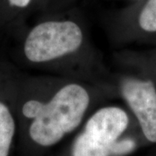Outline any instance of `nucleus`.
I'll list each match as a JSON object with an SVG mask.
<instances>
[{"instance_id":"obj_1","label":"nucleus","mask_w":156,"mask_h":156,"mask_svg":"<svg viewBox=\"0 0 156 156\" xmlns=\"http://www.w3.org/2000/svg\"><path fill=\"white\" fill-rule=\"evenodd\" d=\"M100 91L75 78L35 77L17 82V115L29 122L35 144L56 145L79 127Z\"/></svg>"},{"instance_id":"obj_2","label":"nucleus","mask_w":156,"mask_h":156,"mask_svg":"<svg viewBox=\"0 0 156 156\" xmlns=\"http://www.w3.org/2000/svg\"><path fill=\"white\" fill-rule=\"evenodd\" d=\"M89 41L83 26L68 17H51L34 24L22 43L23 59L31 66L61 69L87 57Z\"/></svg>"},{"instance_id":"obj_3","label":"nucleus","mask_w":156,"mask_h":156,"mask_svg":"<svg viewBox=\"0 0 156 156\" xmlns=\"http://www.w3.org/2000/svg\"><path fill=\"white\" fill-rule=\"evenodd\" d=\"M128 125V115L122 108H98L89 116L83 132L75 140L72 156H111V147Z\"/></svg>"},{"instance_id":"obj_4","label":"nucleus","mask_w":156,"mask_h":156,"mask_svg":"<svg viewBox=\"0 0 156 156\" xmlns=\"http://www.w3.org/2000/svg\"><path fill=\"white\" fill-rule=\"evenodd\" d=\"M122 95L134 114L145 137L156 142V88L150 80L124 78L120 84Z\"/></svg>"},{"instance_id":"obj_5","label":"nucleus","mask_w":156,"mask_h":156,"mask_svg":"<svg viewBox=\"0 0 156 156\" xmlns=\"http://www.w3.org/2000/svg\"><path fill=\"white\" fill-rule=\"evenodd\" d=\"M17 80L0 83V156H10L17 133Z\"/></svg>"},{"instance_id":"obj_6","label":"nucleus","mask_w":156,"mask_h":156,"mask_svg":"<svg viewBox=\"0 0 156 156\" xmlns=\"http://www.w3.org/2000/svg\"><path fill=\"white\" fill-rule=\"evenodd\" d=\"M37 0H0V27L10 25L31 9Z\"/></svg>"},{"instance_id":"obj_7","label":"nucleus","mask_w":156,"mask_h":156,"mask_svg":"<svg viewBox=\"0 0 156 156\" xmlns=\"http://www.w3.org/2000/svg\"><path fill=\"white\" fill-rule=\"evenodd\" d=\"M140 28L145 32H156V0H147L138 17Z\"/></svg>"},{"instance_id":"obj_8","label":"nucleus","mask_w":156,"mask_h":156,"mask_svg":"<svg viewBox=\"0 0 156 156\" xmlns=\"http://www.w3.org/2000/svg\"><path fill=\"white\" fill-rule=\"evenodd\" d=\"M135 147V142L131 139L116 140L111 147V155L120 156L127 154L133 151Z\"/></svg>"}]
</instances>
